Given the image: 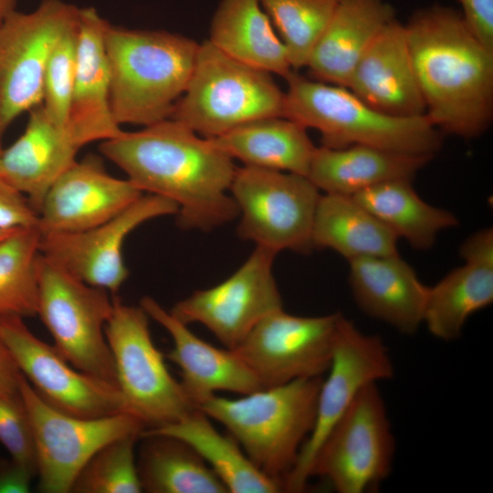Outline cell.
I'll list each match as a JSON object with an SVG mask.
<instances>
[{"mask_svg":"<svg viewBox=\"0 0 493 493\" xmlns=\"http://www.w3.org/2000/svg\"><path fill=\"white\" fill-rule=\"evenodd\" d=\"M162 434L190 445L226 487L228 493H278L281 486L260 472L229 434L218 432L196 408L178 422L143 429L141 435Z\"/></svg>","mask_w":493,"mask_h":493,"instance_id":"f1b7e54d","label":"cell"},{"mask_svg":"<svg viewBox=\"0 0 493 493\" xmlns=\"http://www.w3.org/2000/svg\"><path fill=\"white\" fill-rule=\"evenodd\" d=\"M41 232L20 227L0 241V315H37Z\"/></svg>","mask_w":493,"mask_h":493,"instance_id":"d6a6232c","label":"cell"},{"mask_svg":"<svg viewBox=\"0 0 493 493\" xmlns=\"http://www.w3.org/2000/svg\"><path fill=\"white\" fill-rule=\"evenodd\" d=\"M208 40L227 56L285 79L294 71L259 0H221Z\"/></svg>","mask_w":493,"mask_h":493,"instance_id":"4316f807","label":"cell"},{"mask_svg":"<svg viewBox=\"0 0 493 493\" xmlns=\"http://www.w3.org/2000/svg\"><path fill=\"white\" fill-rule=\"evenodd\" d=\"M24 132L1 152L0 175L38 215L49 187L77 160L81 148L68 127L55 123L42 103L28 110Z\"/></svg>","mask_w":493,"mask_h":493,"instance_id":"7402d4cb","label":"cell"},{"mask_svg":"<svg viewBox=\"0 0 493 493\" xmlns=\"http://www.w3.org/2000/svg\"><path fill=\"white\" fill-rule=\"evenodd\" d=\"M405 28L429 121L441 133L482 135L493 119V51L443 5L417 10Z\"/></svg>","mask_w":493,"mask_h":493,"instance_id":"7a4b0ae2","label":"cell"},{"mask_svg":"<svg viewBox=\"0 0 493 493\" xmlns=\"http://www.w3.org/2000/svg\"><path fill=\"white\" fill-rule=\"evenodd\" d=\"M276 256L256 246L230 277L194 291L176 302L170 313L186 325H204L226 349H235L263 318L283 309L272 269Z\"/></svg>","mask_w":493,"mask_h":493,"instance_id":"2e32d148","label":"cell"},{"mask_svg":"<svg viewBox=\"0 0 493 493\" xmlns=\"http://www.w3.org/2000/svg\"><path fill=\"white\" fill-rule=\"evenodd\" d=\"M459 253L465 262L493 266L492 228H485L472 234L461 245Z\"/></svg>","mask_w":493,"mask_h":493,"instance_id":"ab89813d","label":"cell"},{"mask_svg":"<svg viewBox=\"0 0 493 493\" xmlns=\"http://www.w3.org/2000/svg\"><path fill=\"white\" fill-rule=\"evenodd\" d=\"M492 301L493 266L465 262L428 287L423 324L434 337L454 341L468 318Z\"/></svg>","mask_w":493,"mask_h":493,"instance_id":"1f68e13d","label":"cell"},{"mask_svg":"<svg viewBox=\"0 0 493 493\" xmlns=\"http://www.w3.org/2000/svg\"><path fill=\"white\" fill-rule=\"evenodd\" d=\"M341 314L303 317L278 309L257 323L233 351L263 388L322 377L332 360Z\"/></svg>","mask_w":493,"mask_h":493,"instance_id":"5bb4252c","label":"cell"},{"mask_svg":"<svg viewBox=\"0 0 493 493\" xmlns=\"http://www.w3.org/2000/svg\"><path fill=\"white\" fill-rule=\"evenodd\" d=\"M33 477L12 458H0V493H27Z\"/></svg>","mask_w":493,"mask_h":493,"instance_id":"60d3db41","label":"cell"},{"mask_svg":"<svg viewBox=\"0 0 493 493\" xmlns=\"http://www.w3.org/2000/svg\"><path fill=\"white\" fill-rule=\"evenodd\" d=\"M177 212L173 201L142 194L118 215L92 228L41 233L40 254L81 281L115 294L129 277L122 255L126 237L143 223Z\"/></svg>","mask_w":493,"mask_h":493,"instance_id":"e0dca14e","label":"cell"},{"mask_svg":"<svg viewBox=\"0 0 493 493\" xmlns=\"http://www.w3.org/2000/svg\"><path fill=\"white\" fill-rule=\"evenodd\" d=\"M461 15L476 37L493 51V0H458Z\"/></svg>","mask_w":493,"mask_h":493,"instance_id":"f35d334b","label":"cell"},{"mask_svg":"<svg viewBox=\"0 0 493 493\" xmlns=\"http://www.w3.org/2000/svg\"><path fill=\"white\" fill-rule=\"evenodd\" d=\"M37 226L38 215L28 199L0 175V229Z\"/></svg>","mask_w":493,"mask_h":493,"instance_id":"74e56055","label":"cell"},{"mask_svg":"<svg viewBox=\"0 0 493 493\" xmlns=\"http://www.w3.org/2000/svg\"><path fill=\"white\" fill-rule=\"evenodd\" d=\"M321 381L298 379L236 399L215 394L198 409L224 425L253 465L283 490L314 426Z\"/></svg>","mask_w":493,"mask_h":493,"instance_id":"277c9868","label":"cell"},{"mask_svg":"<svg viewBox=\"0 0 493 493\" xmlns=\"http://www.w3.org/2000/svg\"><path fill=\"white\" fill-rule=\"evenodd\" d=\"M411 180H393L367 188L353 197L415 249L431 248L438 234L455 227L458 220L451 212L425 202Z\"/></svg>","mask_w":493,"mask_h":493,"instance_id":"4dcf8cb0","label":"cell"},{"mask_svg":"<svg viewBox=\"0 0 493 493\" xmlns=\"http://www.w3.org/2000/svg\"><path fill=\"white\" fill-rule=\"evenodd\" d=\"M294 71L306 67L340 0H259Z\"/></svg>","mask_w":493,"mask_h":493,"instance_id":"836d02e7","label":"cell"},{"mask_svg":"<svg viewBox=\"0 0 493 493\" xmlns=\"http://www.w3.org/2000/svg\"><path fill=\"white\" fill-rule=\"evenodd\" d=\"M21 372L0 338V396L15 397L20 395L19 381Z\"/></svg>","mask_w":493,"mask_h":493,"instance_id":"b9f144b4","label":"cell"},{"mask_svg":"<svg viewBox=\"0 0 493 493\" xmlns=\"http://www.w3.org/2000/svg\"><path fill=\"white\" fill-rule=\"evenodd\" d=\"M140 435H127L104 446L84 466L71 488L75 493L142 492L135 456Z\"/></svg>","mask_w":493,"mask_h":493,"instance_id":"e575fe53","label":"cell"},{"mask_svg":"<svg viewBox=\"0 0 493 493\" xmlns=\"http://www.w3.org/2000/svg\"><path fill=\"white\" fill-rule=\"evenodd\" d=\"M0 442L13 460L33 477L37 476L34 433L21 393L0 396Z\"/></svg>","mask_w":493,"mask_h":493,"instance_id":"8d00e7d4","label":"cell"},{"mask_svg":"<svg viewBox=\"0 0 493 493\" xmlns=\"http://www.w3.org/2000/svg\"><path fill=\"white\" fill-rule=\"evenodd\" d=\"M272 75L206 39L199 44L190 79L170 118L211 139L257 119L284 117L285 92Z\"/></svg>","mask_w":493,"mask_h":493,"instance_id":"8992f818","label":"cell"},{"mask_svg":"<svg viewBox=\"0 0 493 493\" xmlns=\"http://www.w3.org/2000/svg\"><path fill=\"white\" fill-rule=\"evenodd\" d=\"M1 152H2V150L0 149V163H1Z\"/></svg>","mask_w":493,"mask_h":493,"instance_id":"f6af8a7d","label":"cell"},{"mask_svg":"<svg viewBox=\"0 0 493 493\" xmlns=\"http://www.w3.org/2000/svg\"><path fill=\"white\" fill-rule=\"evenodd\" d=\"M395 439L377 383L366 385L318 449L311 477L327 479L339 493L377 489L390 475Z\"/></svg>","mask_w":493,"mask_h":493,"instance_id":"30bf717a","label":"cell"},{"mask_svg":"<svg viewBox=\"0 0 493 493\" xmlns=\"http://www.w3.org/2000/svg\"><path fill=\"white\" fill-rule=\"evenodd\" d=\"M37 274V315L50 332L53 346L79 371L117 385L105 336L113 299L107 290L81 281L41 254Z\"/></svg>","mask_w":493,"mask_h":493,"instance_id":"ba28073f","label":"cell"},{"mask_svg":"<svg viewBox=\"0 0 493 493\" xmlns=\"http://www.w3.org/2000/svg\"><path fill=\"white\" fill-rule=\"evenodd\" d=\"M17 0H0V28L5 20L16 11Z\"/></svg>","mask_w":493,"mask_h":493,"instance_id":"7bdbcfd3","label":"cell"},{"mask_svg":"<svg viewBox=\"0 0 493 493\" xmlns=\"http://www.w3.org/2000/svg\"><path fill=\"white\" fill-rule=\"evenodd\" d=\"M229 193L238 208L241 239L277 254L311 251L321 194L308 176L244 165L236 168Z\"/></svg>","mask_w":493,"mask_h":493,"instance_id":"9c48e42d","label":"cell"},{"mask_svg":"<svg viewBox=\"0 0 493 493\" xmlns=\"http://www.w3.org/2000/svg\"><path fill=\"white\" fill-rule=\"evenodd\" d=\"M104 46L116 122L145 127L169 119L190 79L199 43L176 33L109 23Z\"/></svg>","mask_w":493,"mask_h":493,"instance_id":"3957f363","label":"cell"},{"mask_svg":"<svg viewBox=\"0 0 493 493\" xmlns=\"http://www.w3.org/2000/svg\"><path fill=\"white\" fill-rule=\"evenodd\" d=\"M79 8L42 0L32 12L15 11L0 28V143L13 121L43 100L50 53L79 22Z\"/></svg>","mask_w":493,"mask_h":493,"instance_id":"7c38bea8","label":"cell"},{"mask_svg":"<svg viewBox=\"0 0 493 493\" xmlns=\"http://www.w3.org/2000/svg\"><path fill=\"white\" fill-rule=\"evenodd\" d=\"M209 140L246 166L305 176L316 149L307 129L283 116L257 119Z\"/></svg>","mask_w":493,"mask_h":493,"instance_id":"484cf974","label":"cell"},{"mask_svg":"<svg viewBox=\"0 0 493 493\" xmlns=\"http://www.w3.org/2000/svg\"><path fill=\"white\" fill-rule=\"evenodd\" d=\"M100 152L142 192L178 206L183 229L211 231L238 216L229 193L236 166L213 142L173 120L101 142Z\"/></svg>","mask_w":493,"mask_h":493,"instance_id":"6da1fadb","label":"cell"},{"mask_svg":"<svg viewBox=\"0 0 493 493\" xmlns=\"http://www.w3.org/2000/svg\"><path fill=\"white\" fill-rule=\"evenodd\" d=\"M78 28L79 22L58 40L44 75L42 106L55 123L65 127L77 71Z\"/></svg>","mask_w":493,"mask_h":493,"instance_id":"d590c367","label":"cell"},{"mask_svg":"<svg viewBox=\"0 0 493 493\" xmlns=\"http://www.w3.org/2000/svg\"><path fill=\"white\" fill-rule=\"evenodd\" d=\"M19 388L34 433L38 489L44 493L71 492L78 475L100 448L145 429L128 413L97 418L62 413L44 402L22 373Z\"/></svg>","mask_w":493,"mask_h":493,"instance_id":"8fae6325","label":"cell"},{"mask_svg":"<svg viewBox=\"0 0 493 493\" xmlns=\"http://www.w3.org/2000/svg\"><path fill=\"white\" fill-rule=\"evenodd\" d=\"M347 89L386 114L400 117L425 114L405 25L394 18L382 28L357 63Z\"/></svg>","mask_w":493,"mask_h":493,"instance_id":"ffe728a7","label":"cell"},{"mask_svg":"<svg viewBox=\"0 0 493 493\" xmlns=\"http://www.w3.org/2000/svg\"><path fill=\"white\" fill-rule=\"evenodd\" d=\"M140 306L171 336L173 346L164 357L179 368L182 388L195 407L216 392L245 395L264 389L233 350L200 339L152 297L142 298Z\"/></svg>","mask_w":493,"mask_h":493,"instance_id":"d6986e66","label":"cell"},{"mask_svg":"<svg viewBox=\"0 0 493 493\" xmlns=\"http://www.w3.org/2000/svg\"><path fill=\"white\" fill-rule=\"evenodd\" d=\"M394 18V8L384 0H340L308 59L311 78L347 88L362 55Z\"/></svg>","mask_w":493,"mask_h":493,"instance_id":"cb8c5ba5","label":"cell"},{"mask_svg":"<svg viewBox=\"0 0 493 493\" xmlns=\"http://www.w3.org/2000/svg\"><path fill=\"white\" fill-rule=\"evenodd\" d=\"M327 372L318 394L314 426L283 482V491L304 490L312 460L333 426L366 385L393 378L394 370L382 338L362 332L341 314Z\"/></svg>","mask_w":493,"mask_h":493,"instance_id":"4fadbf2b","label":"cell"},{"mask_svg":"<svg viewBox=\"0 0 493 493\" xmlns=\"http://www.w3.org/2000/svg\"><path fill=\"white\" fill-rule=\"evenodd\" d=\"M137 461L142 492L228 493L226 487L187 443L162 435H141Z\"/></svg>","mask_w":493,"mask_h":493,"instance_id":"f546056e","label":"cell"},{"mask_svg":"<svg viewBox=\"0 0 493 493\" xmlns=\"http://www.w3.org/2000/svg\"><path fill=\"white\" fill-rule=\"evenodd\" d=\"M142 194L131 180L110 175L100 157L89 154L49 187L37 226L41 233L87 230L118 215Z\"/></svg>","mask_w":493,"mask_h":493,"instance_id":"ac0fdd59","label":"cell"},{"mask_svg":"<svg viewBox=\"0 0 493 493\" xmlns=\"http://www.w3.org/2000/svg\"><path fill=\"white\" fill-rule=\"evenodd\" d=\"M105 336L127 412L145 429L178 422L197 408L169 372L164 355L152 341L149 316L141 306L126 305L115 297Z\"/></svg>","mask_w":493,"mask_h":493,"instance_id":"52a82bcc","label":"cell"},{"mask_svg":"<svg viewBox=\"0 0 493 493\" xmlns=\"http://www.w3.org/2000/svg\"><path fill=\"white\" fill-rule=\"evenodd\" d=\"M286 80L284 117L318 131L322 146L361 144L430 158L442 146L441 132L425 114H386L345 87L309 79L297 71Z\"/></svg>","mask_w":493,"mask_h":493,"instance_id":"5b68a950","label":"cell"},{"mask_svg":"<svg viewBox=\"0 0 493 493\" xmlns=\"http://www.w3.org/2000/svg\"><path fill=\"white\" fill-rule=\"evenodd\" d=\"M398 237L353 196L324 194L315 213L313 248H330L348 261L397 255Z\"/></svg>","mask_w":493,"mask_h":493,"instance_id":"83f0119b","label":"cell"},{"mask_svg":"<svg viewBox=\"0 0 493 493\" xmlns=\"http://www.w3.org/2000/svg\"><path fill=\"white\" fill-rule=\"evenodd\" d=\"M15 229H0V241L10 235Z\"/></svg>","mask_w":493,"mask_h":493,"instance_id":"ee69618b","label":"cell"},{"mask_svg":"<svg viewBox=\"0 0 493 493\" xmlns=\"http://www.w3.org/2000/svg\"><path fill=\"white\" fill-rule=\"evenodd\" d=\"M432 158L353 144L316 147L308 178L324 194L353 196L393 180H413Z\"/></svg>","mask_w":493,"mask_h":493,"instance_id":"d4e9b609","label":"cell"},{"mask_svg":"<svg viewBox=\"0 0 493 493\" xmlns=\"http://www.w3.org/2000/svg\"><path fill=\"white\" fill-rule=\"evenodd\" d=\"M349 264V284L357 306L401 333H414L423 324L428 287L414 268L399 254L362 257Z\"/></svg>","mask_w":493,"mask_h":493,"instance_id":"603a6c76","label":"cell"},{"mask_svg":"<svg viewBox=\"0 0 493 493\" xmlns=\"http://www.w3.org/2000/svg\"><path fill=\"white\" fill-rule=\"evenodd\" d=\"M23 319L0 315V338L44 402L62 413L84 418L128 413L117 385L73 367L53 345L34 335Z\"/></svg>","mask_w":493,"mask_h":493,"instance_id":"9a60e30c","label":"cell"},{"mask_svg":"<svg viewBox=\"0 0 493 493\" xmlns=\"http://www.w3.org/2000/svg\"><path fill=\"white\" fill-rule=\"evenodd\" d=\"M109 22L94 7L79 8L78 60L67 127L84 145L122 133L110 100V71L104 46Z\"/></svg>","mask_w":493,"mask_h":493,"instance_id":"44dd1931","label":"cell"}]
</instances>
